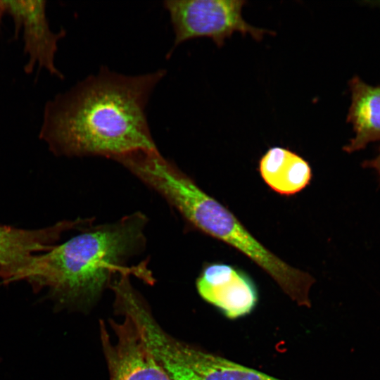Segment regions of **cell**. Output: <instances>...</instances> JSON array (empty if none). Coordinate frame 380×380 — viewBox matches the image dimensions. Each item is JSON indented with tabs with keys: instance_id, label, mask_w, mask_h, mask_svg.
I'll list each match as a JSON object with an SVG mask.
<instances>
[{
	"instance_id": "cell-7",
	"label": "cell",
	"mask_w": 380,
	"mask_h": 380,
	"mask_svg": "<svg viewBox=\"0 0 380 380\" xmlns=\"http://www.w3.org/2000/svg\"><path fill=\"white\" fill-rule=\"evenodd\" d=\"M5 13L14 22L15 34L22 30L24 52L28 59L24 67L30 73L37 65L50 74L63 79L55 65L59 41L65 35L64 30L55 32L50 28L46 16V1L3 0Z\"/></svg>"
},
{
	"instance_id": "cell-10",
	"label": "cell",
	"mask_w": 380,
	"mask_h": 380,
	"mask_svg": "<svg viewBox=\"0 0 380 380\" xmlns=\"http://www.w3.org/2000/svg\"><path fill=\"white\" fill-rule=\"evenodd\" d=\"M349 86L352 100L347 120L353 125L355 135L343 150L351 153L380 140V85L371 86L354 77Z\"/></svg>"
},
{
	"instance_id": "cell-1",
	"label": "cell",
	"mask_w": 380,
	"mask_h": 380,
	"mask_svg": "<svg viewBox=\"0 0 380 380\" xmlns=\"http://www.w3.org/2000/svg\"><path fill=\"white\" fill-rule=\"evenodd\" d=\"M166 70L125 75L101 68L44 107L39 137L58 156L115 159L157 149L146 108Z\"/></svg>"
},
{
	"instance_id": "cell-11",
	"label": "cell",
	"mask_w": 380,
	"mask_h": 380,
	"mask_svg": "<svg viewBox=\"0 0 380 380\" xmlns=\"http://www.w3.org/2000/svg\"><path fill=\"white\" fill-rule=\"evenodd\" d=\"M362 166L365 167L374 169L379 175L380 182V148L377 156L372 160L365 161Z\"/></svg>"
},
{
	"instance_id": "cell-6",
	"label": "cell",
	"mask_w": 380,
	"mask_h": 380,
	"mask_svg": "<svg viewBox=\"0 0 380 380\" xmlns=\"http://www.w3.org/2000/svg\"><path fill=\"white\" fill-rule=\"evenodd\" d=\"M122 322L110 319L115 334L112 342L103 321L101 341L110 380H171L156 360L139 331L127 317Z\"/></svg>"
},
{
	"instance_id": "cell-8",
	"label": "cell",
	"mask_w": 380,
	"mask_h": 380,
	"mask_svg": "<svg viewBox=\"0 0 380 380\" xmlns=\"http://www.w3.org/2000/svg\"><path fill=\"white\" fill-rule=\"evenodd\" d=\"M200 296L231 319L248 314L258 300V291L251 278L238 267L222 262L203 267L196 280Z\"/></svg>"
},
{
	"instance_id": "cell-9",
	"label": "cell",
	"mask_w": 380,
	"mask_h": 380,
	"mask_svg": "<svg viewBox=\"0 0 380 380\" xmlns=\"http://www.w3.org/2000/svg\"><path fill=\"white\" fill-rule=\"evenodd\" d=\"M259 172L274 191L292 196L310 184L312 172L309 163L296 153L280 146L270 148L259 160Z\"/></svg>"
},
{
	"instance_id": "cell-4",
	"label": "cell",
	"mask_w": 380,
	"mask_h": 380,
	"mask_svg": "<svg viewBox=\"0 0 380 380\" xmlns=\"http://www.w3.org/2000/svg\"><path fill=\"white\" fill-rule=\"evenodd\" d=\"M136 324L171 380H281L179 341L163 329L151 312L139 315Z\"/></svg>"
},
{
	"instance_id": "cell-2",
	"label": "cell",
	"mask_w": 380,
	"mask_h": 380,
	"mask_svg": "<svg viewBox=\"0 0 380 380\" xmlns=\"http://www.w3.org/2000/svg\"><path fill=\"white\" fill-rule=\"evenodd\" d=\"M146 218L127 215L113 224L87 227L48 251L32 255L7 282L24 280L47 288L58 305L85 306L94 302L120 272L122 265L145 245Z\"/></svg>"
},
{
	"instance_id": "cell-3",
	"label": "cell",
	"mask_w": 380,
	"mask_h": 380,
	"mask_svg": "<svg viewBox=\"0 0 380 380\" xmlns=\"http://www.w3.org/2000/svg\"><path fill=\"white\" fill-rule=\"evenodd\" d=\"M155 190L194 228L235 248L265 271L298 305L310 307L315 278L276 255L226 206L201 189L178 167L164 170Z\"/></svg>"
},
{
	"instance_id": "cell-5",
	"label": "cell",
	"mask_w": 380,
	"mask_h": 380,
	"mask_svg": "<svg viewBox=\"0 0 380 380\" xmlns=\"http://www.w3.org/2000/svg\"><path fill=\"white\" fill-rule=\"evenodd\" d=\"M241 0H167L163 6L167 12L174 33V42L167 56L179 44L199 37H208L218 47L234 32L249 34L260 41L272 32L247 23Z\"/></svg>"
},
{
	"instance_id": "cell-12",
	"label": "cell",
	"mask_w": 380,
	"mask_h": 380,
	"mask_svg": "<svg viewBox=\"0 0 380 380\" xmlns=\"http://www.w3.org/2000/svg\"><path fill=\"white\" fill-rule=\"evenodd\" d=\"M4 13H5V8L4 5V2L3 1H0V22Z\"/></svg>"
}]
</instances>
